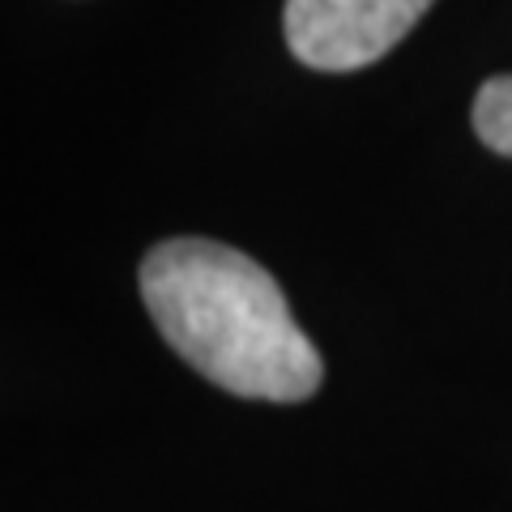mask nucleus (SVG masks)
<instances>
[{
    "instance_id": "f257e3e1",
    "label": "nucleus",
    "mask_w": 512,
    "mask_h": 512,
    "mask_svg": "<svg viewBox=\"0 0 512 512\" xmlns=\"http://www.w3.org/2000/svg\"><path fill=\"white\" fill-rule=\"evenodd\" d=\"M154 329L192 372L252 402H308L325 359L265 265L218 239H163L141 261Z\"/></svg>"
},
{
    "instance_id": "f03ea898",
    "label": "nucleus",
    "mask_w": 512,
    "mask_h": 512,
    "mask_svg": "<svg viewBox=\"0 0 512 512\" xmlns=\"http://www.w3.org/2000/svg\"><path fill=\"white\" fill-rule=\"evenodd\" d=\"M436 0H286L291 56L320 73L367 69L402 43Z\"/></svg>"
},
{
    "instance_id": "7ed1b4c3",
    "label": "nucleus",
    "mask_w": 512,
    "mask_h": 512,
    "mask_svg": "<svg viewBox=\"0 0 512 512\" xmlns=\"http://www.w3.org/2000/svg\"><path fill=\"white\" fill-rule=\"evenodd\" d=\"M470 120H474V133L487 150L512 158V73L483 82V90L474 94Z\"/></svg>"
}]
</instances>
